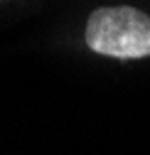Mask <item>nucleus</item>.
Returning a JSON list of instances; mask_svg holds the SVG:
<instances>
[{
	"label": "nucleus",
	"mask_w": 150,
	"mask_h": 155,
	"mask_svg": "<svg viewBox=\"0 0 150 155\" xmlns=\"http://www.w3.org/2000/svg\"><path fill=\"white\" fill-rule=\"evenodd\" d=\"M86 45L113 59L150 57V17L128 5L99 8L86 22Z\"/></svg>",
	"instance_id": "nucleus-1"
}]
</instances>
